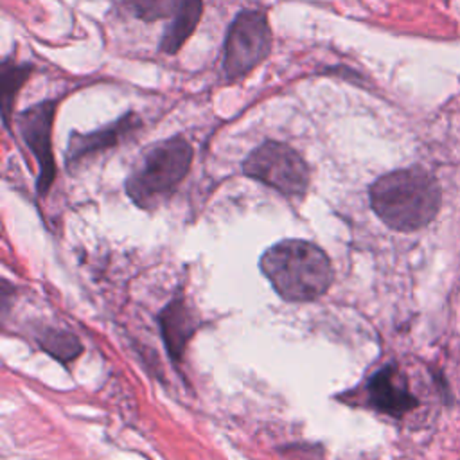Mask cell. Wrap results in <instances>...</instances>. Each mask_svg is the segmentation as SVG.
<instances>
[{
  "instance_id": "7c38bea8",
  "label": "cell",
  "mask_w": 460,
  "mask_h": 460,
  "mask_svg": "<svg viewBox=\"0 0 460 460\" xmlns=\"http://www.w3.org/2000/svg\"><path fill=\"white\" fill-rule=\"evenodd\" d=\"M41 347L54 358H58L61 363H68L72 358H75L81 352L79 340L65 331H49L43 334Z\"/></svg>"
},
{
  "instance_id": "7a4b0ae2",
  "label": "cell",
  "mask_w": 460,
  "mask_h": 460,
  "mask_svg": "<svg viewBox=\"0 0 460 460\" xmlns=\"http://www.w3.org/2000/svg\"><path fill=\"white\" fill-rule=\"evenodd\" d=\"M261 271L288 302H309L322 296L334 273L322 248L302 239H286L270 246L261 257Z\"/></svg>"
},
{
  "instance_id": "9c48e42d",
  "label": "cell",
  "mask_w": 460,
  "mask_h": 460,
  "mask_svg": "<svg viewBox=\"0 0 460 460\" xmlns=\"http://www.w3.org/2000/svg\"><path fill=\"white\" fill-rule=\"evenodd\" d=\"M203 14V0H180L171 23L160 38V50L164 54H176L190 38Z\"/></svg>"
},
{
  "instance_id": "3957f363",
  "label": "cell",
  "mask_w": 460,
  "mask_h": 460,
  "mask_svg": "<svg viewBox=\"0 0 460 460\" xmlns=\"http://www.w3.org/2000/svg\"><path fill=\"white\" fill-rule=\"evenodd\" d=\"M192 146L180 135L149 146L129 178L126 192L138 207H151L167 196L187 176L192 164Z\"/></svg>"
},
{
  "instance_id": "6da1fadb",
  "label": "cell",
  "mask_w": 460,
  "mask_h": 460,
  "mask_svg": "<svg viewBox=\"0 0 460 460\" xmlns=\"http://www.w3.org/2000/svg\"><path fill=\"white\" fill-rule=\"evenodd\" d=\"M370 205L386 226L411 232L437 216L440 189L437 180L420 167L397 169L370 185Z\"/></svg>"
},
{
  "instance_id": "5b68a950",
  "label": "cell",
  "mask_w": 460,
  "mask_h": 460,
  "mask_svg": "<svg viewBox=\"0 0 460 460\" xmlns=\"http://www.w3.org/2000/svg\"><path fill=\"white\" fill-rule=\"evenodd\" d=\"M243 172L284 196H302L309 185L305 160L288 144L268 140L243 162Z\"/></svg>"
},
{
  "instance_id": "ba28073f",
  "label": "cell",
  "mask_w": 460,
  "mask_h": 460,
  "mask_svg": "<svg viewBox=\"0 0 460 460\" xmlns=\"http://www.w3.org/2000/svg\"><path fill=\"white\" fill-rule=\"evenodd\" d=\"M140 119L135 113L122 115L117 122H111L110 126H104L93 133H74L70 135V144L66 151V164L77 162L84 158L86 155H93L97 151H104L111 146H117L126 135L140 128Z\"/></svg>"
},
{
  "instance_id": "4fadbf2b",
  "label": "cell",
  "mask_w": 460,
  "mask_h": 460,
  "mask_svg": "<svg viewBox=\"0 0 460 460\" xmlns=\"http://www.w3.org/2000/svg\"><path fill=\"white\" fill-rule=\"evenodd\" d=\"M135 14L144 22L169 18L176 13L180 0H131Z\"/></svg>"
},
{
  "instance_id": "52a82bcc",
  "label": "cell",
  "mask_w": 460,
  "mask_h": 460,
  "mask_svg": "<svg viewBox=\"0 0 460 460\" xmlns=\"http://www.w3.org/2000/svg\"><path fill=\"white\" fill-rule=\"evenodd\" d=\"M368 402L383 413L401 417L417 406V399L408 390L406 379L394 367L388 365L376 372L367 385Z\"/></svg>"
},
{
  "instance_id": "8992f818",
  "label": "cell",
  "mask_w": 460,
  "mask_h": 460,
  "mask_svg": "<svg viewBox=\"0 0 460 460\" xmlns=\"http://www.w3.org/2000/svg\"><path fill=\"white\" fill-rule=\"evenodd\" d=\"M58 108L56 99L41 101L38 104L29 106L23 110L18 119V129L20 135L25 142V146L32 151L40 174H38V192L45 194L54 180L56 174V165H54V156H52V146H50V135H52V122H54V113Z\"/></svg>"
},
{
  "instance_id": "30bf717a",
  "label": "cell",
  "mask_w": 460,
  "mask_h": 460,
  "mask_svg": "<svg viewBox=\"0 0 460 460\" xmlns=\"http://www.w3.org/2000/svg\"><path fill=\"white\" fill-rule=\"evenodd\" d=\"M160 323H162V334L164 341L169 349V354L174 359H180L185 343L192 331L196 329V320L192 318L190 311L183 304L181 298L172 300L160 314Z\"/></svg>"
},
{
  "instance_id": "8fae6325",
  "label": "cell",
  "mask_w": 460,
  "mask_h": 460,
  "mask_svg": "<svg viewBox=\"0 0 460 460\" xmlns=\"http://www.w3.org/2000/svg\"><path fill=\"white\" fill-rule=\"evenodd\" d=\"M31 74H32V65L29 63L18 65L7 58L2 61L0 86H2V117L5 126L9 124V119L13 115V104L16 101V95Z\"/></svg>"
},
{
  "instance_id": "277c9868",
  "label": "cell",
  "mask_w": 460,
  "mask_h": 460,
  "mask_svg": "<svg viewBox=\"0 0 460 460\" xmlns=\"http://www.w3.org/2000/svg\"><path fill=\"white\" fill-rule=\"evenodd\" d=\"M271 29L264 13L241 11L228 27L223 49V70L226 79L237 81L250 74L271 52Z\"/></svg>"
}]
</instances>
